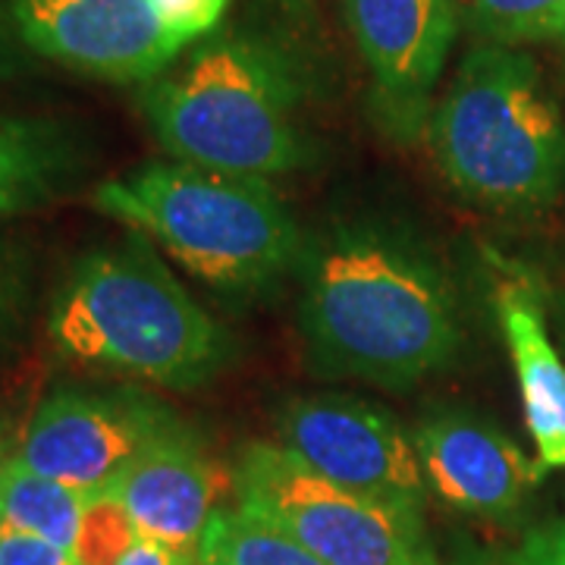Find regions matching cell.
I'll return each instance as SVG.
<instances>
[{
    "label": "cell",
    "instance_id": "1",
    "mask_svg": "<svg viewBox=\"0 0 565 565\" xmlns=\"http://www.w3.org/2000/svg\"><path fill=\"white\" fill-rule=\"evenodd\" d=\"M302 330L323 367L393 390L440 371L462 340L444 274L377 226H345L318 245Z\"/></svg>",
    "mask_w": 565,
    "mask_h": 565
},
{
    "label": "cell",
    "instance_id": "2",
    "mask_svg": "<svg viewBox=\"0 0 565 565\" xmlns=\"http://www.w3.org/2000/svg\"><path fill=\"white\" fill-rule=\"evenodd\" d=\"M47 333L79 364L189 390L226 359V333L141 245L82 255L61 282Z\"/></svg>",
    "mask_w": 565,
    "mask_h": 565
},
{
    "label": "cell",
    "instance_id": "3",
    "mask_svg": "<svg viewBox=\"0 0 565 565\" xmlns=\"http://www.w3.org/2000/svg\"><path fill=\"white\" fill-rule=\"evenodd\" d=\"M141 110L173 161L267 180L302 167L299 82L264 41H207L177 73L145 82Z\"/></svg>",
    "mask_w": 565,
    "mask_h": 565
},
{
    "label": "cell",
    "instance_id": "4",
    "mask_svg": "<svg viewBox=\"0 0 565 565\" xmlns=\"http://www.w3.org/2000/svg\"><path fill=\"white\" fill-rule=\"evenodd\" d=\"M446 182L493 211H537L565 189V120L537 63L503 44L475 47L430 114Z\"/></svg>",
    "mask_w": 565,
    "mask_h": 565
},
{
    "label": "cell",
    "instance_id": "5",
    "mask_svg": "<svg viewBox=\"0 0 565 565\" xmlns=\"http://www.w3.org/2000/svg\"><path fill=\"white\" fill-rule=\"evenodd\" d=\"M95 207L226 292H252L302 255V233L267 180L154 161L95 189Z\"/></svg>",
    "mask_w": 565,
    "mask_h": 565
},
{
    "label": "cell",
    "instance_id": "6",
    "mask_svg": "<svg viewBox=\"0 0 565 565\" xmlns=\"http://www.w3.org/2000/svg\"><path fill=\"white\" fill-rule=\"evenodd\" d=\"M236 509L277 527L323 565H434L424 515L311 471L280 444L245 446Z\"/></svg>",
    "mask_w": 565,
    "mask_h": 565
},
{
    "label": "cell",
    "instance_id": "7",
    "mask_svg": "<svg viewBox=\"0 0 565 565\" xmlns=\"http://www.w3.org/2000/svg\"><path fill=\"white\" fill-rule=\"evenodd\" d=\"M177 424L163 405L132 390H61L32 415L17 462L82 493H102Z\"/></svg>",
    "mask_w": 565,
    "mask_h": 565
},
{
    "label": "cell",
    "instance_id": "8",
    "mask_svg": "<svg viewBox=\"0 0 565 565\" xmlns=\"http://www.w3.org/2000/svg\"><path fill=\"white\" fill-rule=\"evenodd\" d=\"M280 446L323 478L424 515L427 481L415 444L393 415L345 396L292 399L277 418Z\"/></svg>",
    "mask_w": 565,
    "mask_h": 565
},
{
    "label": "cell",
    "instance_id": "9",
    "mask_svg": "<svg viewBox=\"0 0 565 565\" xmlns=\"http://www.w3.org/2000/svg\"><path fill=\"white\" fill-rule=\"evenodd\" d=\"M3 20L32 54L104 82H151L182 44L151 0H7Z\"/></svg>",
    "mask_w": 565,
    "mask_h": 565
},
{
    "label": "cell",
    "instance_id": "10",
    "mask_svg": "<svg viewBox=\"0 0 565 565\" xmlns=\"http://www.w3.org/2000/svg\"><path fill=\"white\" fill-rule=\"evenodd\" d=\"M343 10L384 117L415 136L459 29L456 0H343Z\"/></svg>",
    "mask_w": 565,
    "mask_h": 565
},
{
    "label": "cell",
    "instance_id": "11",
    "mask_svg": "<svg viewBox=\"0 0 565 565\" xmlns=\"http://www.w3.org/2000/svg\"><path fill=\"white\" fill-rule=\"evenodd\" d=\"M412 444L427 490L471 515H512L544 475V465L531 462L505 434L462 412L424 418Z\"/></svg>",
    "mask_w": 565,
    "mask_h": 565
},
{
    "label": "cell",
    "instance_id": "12",
    "mask_svg": "<svg viewBox=\"0 0 565 565\" xmlns=\"http://www.w3.org/2000/svg\"><path fill=\"white\" fill-rule=\"evenodd\" d=\"M107 490L126 505L141 537L192 553L217 512V468L182 424L148 446Z\"/></svg>",
    "mask_w": 565,
    "mask_h": 565
},
{
    "label": "cell",
    "instance_id": "13",
    "mask_svg": "<svg viewBox=\"0 0 565 565\" xmlns=\"http://www.w3.org/2000/svg\"><path fill=\"white\" fill-rule=\"evenodd\" d=\"M493 305L515 367L537 462L544 471L565 468V362L550 340L544 302L531 282L509 280L497 289Z\"/></svg>",
    "mask_w": 565,
    "mask_h": 565
},
{
    "label": "cell",
    "instance_id": "14",
    "mask_svg": "<svg viewBox=\"0 0 565 565\" xmlns=\"http://www.w3.org/2000/svg\"><path fill=\"white\" fill-rule=\"evenodd\" d=\"M79 167V148L61 122L0 114V217L47 204Z\"/></svg>",
    "mask_w": 565,
    "mask_h": 565
},
{
    "label": "cell",
    "instance_id": "15",
    "mask_svg": "<svg viewBox=\"0 0 565 565\" xmlns=\"http://www.w3.org/2000/svg\"><path fill=\"white\" fill-rule=\"evenodd\" d=\"M88 497L92 493H82L76 487H66L25 468L13 456L0 497V527L35 534L73 553Z\"/></svg>",
    "mask_w": 565,
    "mask_h": 565
},
{
    "label": "cell",
    "instance_id": "16",
    "mask_svg": "<svg viewBox=\"0 0 565 565\" xmlns=\"http://www.w3.org/2000/svg\"><path fill=\"white\" fill-rule=\"evenodd\" d=\"M199 565H323L277 527L245 515L243 509H217L199 544Z\"/></svg>",
    "mask_w": 565,
    "mask_h": 565
},
{
    "label": "cell",
    "instance_id": "17",
    "mask_svg": "<svg viewBox=\"0 0 565 565\" xmlns=\"http://www.w3.org/2000/svg\"><path fill=\"white\" fill-rule=\"evenodd\" d=\"M459 20L487 44L515 47L525 41H565V0H456Z\"/></svg>",
    "mask_w": 565,
    "mask_h": 565
},
{
    "label": "cell",
    "instance_id": "18",
    "mask_svg": "<svg viewBox=\"0 0 565 565\" xmlns=\"http://www.w3.org/2000/svg\"><path fill=\"white\" fill-rule=\"evenodd\" d=\"M139 537V527L129 519L126 505L110 490H102L88 497L73 556L82 565H117Z\"/></svg>",
    "mask_w": 565,
    "mask_h": 565
},
{
    "label": "cell",
    "instance_id": "19",
    "mask_svg": "<svg viewBox=\"0 0 565 565\" xmlns=\"http://www.w3.org/2000/svg\"><path fill=\"white\" fill-rule=\"evenodd\" d=\"M151 7L167 32L185 47L217 29L230 0H151Z\"/></svg>",
    "mask_w": 565,
    "mask_h": 565
},
{
    "label": "cell",
    "instance_id": "20",
    "mask_svg": "<svg viewBox=\"0 0 565 565\" xmlns=\"http://www.w3.org/2000/svg\"><path fill=\"white\" fill-rule=\"evenodd\" d=\"M29 296V277L22 255L0 239V343L17 330Z\"/></svg>",
    "mask_w": 565,
    "mask_h": 565
},
{
    "label": "cell",
    "instance_id": "21",
    "mask_svg": "<svg viewBox=\"0 0 565 565\" xmlns=\"http://www.w3.org/2000/svg\"><path fill=\"white\" fill-rule=\"evenodd\" d=\"M0 565H82L70 550L35 534L0 527Z\"/></svg>",
    "mask_w": 565,
    "mask_h": 565
},
{
    "label": "cell",
    "instance_id": "22",
    "mask_svg": "<svg viewBox=\"0 0 565 565\" xmlns=\"http://www.w3.org/2000/svg\"><path fill=\"white\" fill-rule=\"evenodd\" d=\"M515 565H565V522L531 534L519 550Z\"/></svg>",
    "mask_w": 565,
    "mask_h": 565
},
{
    "label": "cell",
    "instance_id": "23",
    "mask_svg": "<svg viewBox=\"0 0 565 565\" xmlns=\"http://www.w3.org/2000/svg\"><path fill=\"white\" fill-rule=\"evenodd\" d=\"M117 565H199V553L161 544L151 537H139Z\"/></svg>",
    "mask_w": 565,
    "mask_h": 565
},
{
    "label": "cell",
    "instance_id": "24",
    "mask_svg": "<svg viewBox=\"0 0 565 565\" xmlns=\"http://www.w3.org/2000/svg\"><path fill=\"white\" fill-rule=\"evenodd\" d=\"M17 70H20V57H17V51L10 47V41H7V35L0 32V79L13 76Z\"/></svg>",
    "mask_w": 565,
    "mask_h": 565
},
{
    "label": "cell",
    "instance_id": "25",
    "mask_svg": "<svg viewBox=\"0 0 565 565\" xmlns=\"http://www.w3.org/2000/svg\"><path fill=\"white\" fill-rule=\"evenodd\" d=\"M13 456H17V452H10V444L0 437V497H3V484H7V475H10Z\"/></svg>",
    "mask_w": 565,
    "mask_h": 565
}]
</instances>
